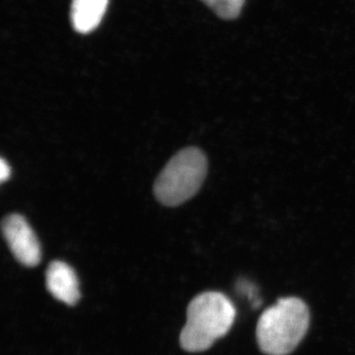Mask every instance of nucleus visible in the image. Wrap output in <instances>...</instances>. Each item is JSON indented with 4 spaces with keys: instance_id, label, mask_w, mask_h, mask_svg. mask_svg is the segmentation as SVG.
<instances>
[{
    "instance_id": "nucleus-4",
    "label": "nucleus",
    "mask_w": 355,
    "mask_h": 355,
    "mask_svg": "<svg viewBox=\"0 0 355 355\" xmlns=\"http://www.w3.org/2000/svg\"><path fill=\"white\" fill-rule=\"evenodd\" d=\"M2 233L16 260L28 268L39 265L41 246L25 217L17 214L7 216L2 221Z\"/></svg>"
},
{
    "instance_id": "nucleus-1",
    "label": "nucleus",
    "mask_w": 355,
    "mask_h": 355,
    "mask_svg": "<svg viewBox=\"0 0 355 355\" xmlns=\"http://www.w3.org/2000/svg\"><path fill=\"white\" fill-rule=\"evenodd\" d=\"M236 317L234 305L220 292H203L191 300L180 343L187 352L209 349L230 330Z\"/></svg>"
},
{
    "instance_id": "nucleus-8",
    "label": "nucleus",
    "mask_w": 355,
    "mask_h": 355,
    "mask_svg": "<svg viewBox=\"0 0 355 355\" xmlns=\"http://www.w3.org/2000/svg\"><path fill=\"white\" fill-rule=\"evenodd\" d=\"M10 166L6 162V159L1 158V161H0V180H1L2 183L6 182L10 178Z\"/></svg>"
},
{
    "instance_id": "nucleus-3",
    "label": "nucleus",
    "mask_w": 355,
    "mask_h": 355,
    "mask_svg": "<svg viewBox=\"0 0 355 355\" xmlns=\"http://www.w3.org/2000/svg\"><path fill=\"white\" fill-rule=\"evenodd\" d=\"M207 172L205 153L196 147L184 148L159 174L154 184V195L166 207H178L200 191Z\"/></svg>"
},
{
    "instance_id": "nucleus-6",
    "label": "nucleus",
    "mask_w": 355,
    "mask_h": 355,
    "mask_svg": "<svg viewBox=\"0 0 355 355\" xmlns=\"http://www.w3.org/2000/svg\"><path fill=\"white\" fill-rule=\"evenodd\" d=\"M109 0H72L70 20L72 27L80 34H88L99 26L104 17Z\"/></svg>"
},
{
    "instance_id": "nucleus-7",
    "label": "nucleus",
    "mask_w": 355,
    "mask_h": 355,
    "mask_svg": "<svg viewBox=\"0 0 355 355\" xmlns=\"http://www.w3.org/2000/svg\"><path fill=\"white\" fill-rule=\"evenodd\" d=\"M222 18V19H235L241 13L245 0H202Z\"/></svg>"
},
{
    "instance_id": "nucleus-5",
    "label": "nucleus",
    "mask_w": 355,
    "mask_h": 355,
    "mask_svg": "<svg viewBox=\"0 0 355 355\" xmlns=\"http://www.w3.org/2000/svg\"><path fill=\"white\" fill-rule=\"evenodd\" d=\"M46 284L51 295L65 304L76 305L80 298L76 273L64 261H51L46 270Z\"/></svg>"
},
{
    "instance_id": "nucleus-2",
    "label": "nucleus",
    "mask_w": 355,
    "mask_h": 355,
    "mask_svg": "<svg viewBox=\"0 0 355 355\" xmlns=\"http://www.w3.org/2000/svg\"><path fill=\"white\" fill-rule=\"evenodd\" d=\"M309 310L301 299H280L261 314L257 340L263 354L287 355L297 347L309 327Z\"/></svg>"
}]
</instances>
